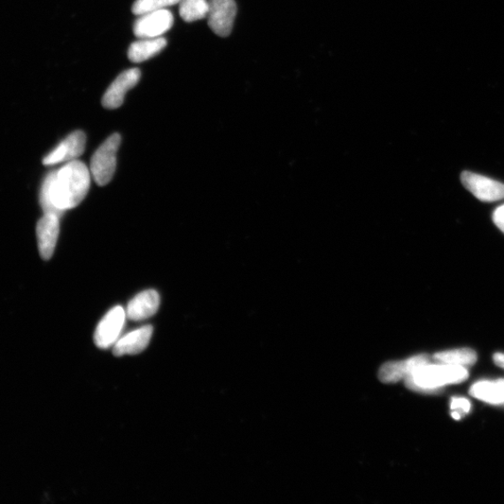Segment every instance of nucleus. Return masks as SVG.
<instances>
[{
	"instance_id": "obj_1",
	"label": "nucleus",
	"mask_w": 504,
	"mask_h": 504,
	"mask_svg": "<svg viewBox=\"0 0 504 504\" xmlns=\"http://www.w3.org/2000/svg\"><path fill=\"white\" fill-rule=\"evenodd\" d=\"M91 171L82 162H67L58 171L48 174L41 190L44 213L61 218L66 211L79 205L89 193Z\"/></svg>"
},
{
	"instance_id": "obj_2",
	"label": "nucleus",
	"mask_w": 504,
	"mask_h": 504,
	"mask_svg": "<svg viewBox=\"0 0 504 504\" xmlns=\"http://www.w3.org/2000/svg\"><path fill=\"white\" fill-rule=\"evenodd\" d=\"M469 376L466 368L450 364H426L406 377L407 386L419 392L436 393L446 385L459 384Z\"/></svg>"
},
{
	"instance_id": "obj_3",
	"label": "nucleus",
	"mask_w": 504,
	"mask_h": 504,
	"mask_svg": "<svg viewBox=\"0 0 504 504\" xmlns=\"http://www.w3.org/2000/svg\"><path fill=\"white\" fill-rule=\"evenodd\" d=\"M120 144V136L115 133L107 138V141L94 153L90 171L97 185L105 186L112 180Z\"/></svg>"
},
{
	"instance_id": "obj_4",
	"label": "nucleus",
	"mask_w": 504,
	"mask_h": 504,
	"mask_svg": "<svg viewBox=\"0 0 504 504\" xmlns=\"http://www.w3.org/2000/svg\"><path fill=\"white\" fill-rule=\"evenodd\" d=\"M173 24L174 16L169 10L154 11L138 15L133 31L137 39L160 38Z\"/></svg>"
},
{
	"instance_id": "obj_5",
	"label": "nucleus",
	"mask_w": 504,
	"mask_h": 504,
	"mask_svg": "<svg viewBox=\"0 0 504 504\" xmlns=\"http://www.w3.org/2000/svg\"><path fill=\"white\" fill-rule=\"evenodd\" d=\"M127 319V311L118 306L111 309L97 327L95 343L102 350H107L115 345L123 331Z\"/></svg>"
},
{
	"instance_id": "obj_6",
	"label": "nucleus",
	"mask_w": 504,
	"mask_h": 504,
	"mask_svg": "<svg viewBox=\"0 0 504 504\" xmlns=\"http://www.w3.org/2000/svg\"><path fill=\"white\" fill-rule=\"evenodd\" d=\"M208 26L218 36L229 37L233 30L237 12L235 0H208Z\"/></svg>"
},
{
	"instance_id": "obj_7",
	"label": "nucleus",
	"mask_w": 504,
	"mask_h": 504,
	"mask_svg": "<svg viewBox=\"0 0 504 504\" xmlns=\"http://www.w3.org/2000/svg\"><path fill=\"white\" fill-rule=\"evenodd\" d=\"M461 180L469 192L480 201L496 202L504 199V184L500 182L470 171H463Z\"/></svg>"
},
{
	"instance_id": "obj_8",
	"label": "nucleus",
	"mask_w": 504,
	"mask_h": 504,
	"mask_svg": "<svg viewBox=\"0 0 504 504\" xmlns=\"http://www.w3.org/2000/svg\"><path fill=\"white\" fill-rule=\"evenodd\" d=\"M142 73L138 68H130L121 73L104 94L102 105L104 108L114 110L123 105L127 93L140 81Z\"/></svg>"
},
{
	"instance_id": "obj_9",
	"label": "nucleus",
	"mask_w": 504,
	"mask_h": 504,
	"mask_svg": "<svg viewBox=\"0 0 504 504\" xmlns=\"http://www.w3.org/2000/svg\"><path fill=\"white\" fill-rule=\"evenodd\" d=\"M85 145V134L77 130L68 135L55 150L47 154L43 163L44 166H54L63 162L74 161L83 153Z\"/></svg>"
},
{
	"instance_id": "obj_10",
	"label": "nucleus",
	"mask_w": 504,
	"mask_h": 504,
	"mask_svg": "<svg viewBox=\"0 0 504 504\" xmlns=\"http://www.w3.org/2000/svg\"><path fill=\"white\" fill-rule=\"evenodd\" d=\"M37 239L41 257L49 260L53 257L60 233V218L44 213L37 224Z\"/></svg>"
},
{
	"instance_id": "obj_11",
	"label": "nucleus",
	"mask_w": 504,
	"mask_h": 504,
	"mask_svg": "<svg viewBox=\"0 0 504 504\" xmlns=\"http://www.w3.org/2000/svg\"><path fill=\"white\" fill-rule=\"evenodd\" d=\"M153 328L143 326L120 338L113 345V354L117 357L142 353L147 349L152 337Z\"/></svg>"
},
{
	"instance_id": "obj_12",
	"label": "nucleus",
	"mask_w": 504,
	"mask_h": 504,
	"mask_svg": "<svg viewBox=\"0 0 504 504\" xmlns=\"http://www.w3.org/2000/svg\"><path fill=\"white\" fill-rule=\"evenodd\" d=\"M160 306V297L158 291L147 290L136 295L129 302L127 317L138 322L146 320L158 312Z\"/></svg>"
},
{
	"instance_id": "obj_13",
	"label": "nucleus",
	"mask_w": 504,
	"mask_h": 504,
	"mask_svg": "<svg viewBox=\"0 0 504 504\" xmlns=\"http://www.w3.org/2000/svg\"><path fill=\"white\" fill-rule=\"evenodd\" d=\"M428 363L430 358L427 355H418L404 361L388 362L381 368L379 377L384 384H395Z\"/></svg>"
},
{
	"instance_id": "obj_14",
	"label": "nucleus",
	"mask_w": 504,
	"mask_h": 504,
	"mask_svg": "<svg viewBox=\"0 0 504 504\" xmlns=\"http://www.w3.org/2000/svg\"><path fill=\"white\" fill-rule=\"evenodd\" d=\"M167 44V42L163 37L137 39L128 49V58L133 63H143L159 55Z\"/></svg>"
},
{
	"instance_id": "obj_15",
	"label": "nucleus",
	"mask_w": 504,
	"mask_h": 504,
	"mask_svg": "<svg viewBox=\"0 0 504 504\" xmlns=\"http://www.w3.org/2000/svg\"><path fill=\"white\" fill-rule=\"evenodd\" d=\"M470 394L485 403L504 404V379L480 381L470 389Z\"/></svg>"
},
{
	"instance_id": "obj_16",
	"label": "nucleus",
	"mask_w": 504,
	"mask_h": 504,
	"mask_svg": "<svg viewBox=\"0 0 504 504\" xmlns=\"http://www.w3.org/2000/svg\"><path fill=\"white\" fill-rule=\"evenodd\" d=\"M180 15L187 23L206 19L210 11L208 0H181Z\"/></svg>"
},
{
	"instance_id": "obj_17",
	"label": "nucleus",
	"mask_w": 504,
	"mask_h": 504,
	"mask_svg": "<svg viewBox=\"0 0 504 504\" xmlns=\"http://www.w3.org/2000/svg\"><path fill=\"white\" fill-rule=\"evenodd\" d=\"M434 360L439 363L458 365V367H472L477 361V355L471 349H461L437 353Z\"/></svg>"
},
{
	"instance_id": "obj_18",
	"label": "nucleus",
	"mask_w": 504,
	"mask_h": 504,
	"mask_svg": "<svg viewBox=\"0 0 504 504\" xmlns=\"http://www.w3.org/2000/svg\"><path fill=\"white\" fill-rule=\"evenodd\" d=\"M180 3L181 0H136L132 12L138 16L150 12L165 10Z\"/></svg>"
},
{
	"instance_id": "obj_19",
	"label": "nucleus",
	"mask_w": 504,
	"mask_h": 504,
	"mask_svg": "<svg viewBox=\"0 0 504 504\" xmlns=\"http://www.w3.org/2000/svg\"><path fill=\"white\" fill-rule=\"evenodd\" d=\"M450 408L452 411L458 412L461 416L470 412L471 404L464 398H454L451 401Z\"/></svg>"
},
{
	"instance_id": "obj_20",
	"label": "nucleus",
	"mask_w": 504,
	"mask_h": 504,
	"mask_svg": "<svg viewBox=\"0 0 504 504\" xmlns=\"http://www.w3.org/2000/svg\"><path fill=\"white\" fill-rule=\"evenodd\" d=\"M492 219L497 228L504 234V205L496 208Z\"/></svg>"
},
{
	"instance_id": "obj_21",
	"label": "nucleus",
	"mask_w": 504,
	"mask_h": 504,
	"mask_svg": "<svg viewBox=\"0 0 504 504\" xmlns=\"http://www.w3.org/2000/svg\"><path fill=\"white\" fill-rule=\"evenodd\" d=\"M493 361L495 362L497 367L504 369V354L503 353L494 354Z\"/></svg>"
}]
</instances>
